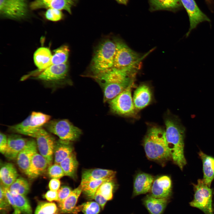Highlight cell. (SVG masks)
I'll return each instance as SVG.
<instances>
[{"label":"cell","instance_id":"1","mask_svg":"<svg viewBox=\"0 0 214 214\" xmlns=\"http://www.w3.org/2000/svg\"><path fill=\"white\" fill-rule=\"evenodd\" d=\"M135 74L113 67L92 76L102 88L104 101L106 102L113 99L133 84Z\"/></svg>","mask_w":214,"mask_h":214},{"label":"cell","instance_id":"2","mask_svg":"<svg viewBox=\"0 0 214 214\" xmlns=\"http://www.w3.org/2000/svg\"><path fill=\"white\" fill-rule=\"evenodd\" d=\"M165 124L166 138L171 160L182 170L187 163L184 154L185 129L173 119H167Z\"/></svg>","mask_w":214,"mask_h":214},{"label":"cell","instance_id":"3","mask_svg":"<svg viewBox=\"0 0 214 214\" xmlns=\"http://www.w3.org/2000/svg\"><path fill=\"white\" fill-rule=\"evenodd\" d=\"M143 146L146 156L150 160L163 162L171 160L165 131L160 128L153 127L148 130Z\"/></svg>","mask_w":214,"mask_h":214},{"label":"cell","instance_id":"4","mask_svg":"<svg viewBox=\"0 0 214 214\" xmlns=\"http://www.w3.org/2000/svg\"><path fill=\"white\" fill-rule=\"evenodd\" d=\"M116 45L113 67L120 70L136 73L139 69L143 57L130 48L122 40L115 38Z\"/></svg>","mask_w":214,"mask_h":214},{"label":"cell","instance_id":"5","mask_svg":"<svg viewBox=\"0 0 214 214\" xmlns=\"http://www.w3.org/2000/svg\"><path fill=\"white\" fill-rule=\"evenodd\" d=\"M116 49L114 40L106 39L99 43L90 64V69L94 75L103 73L113 67Z\"/></svg>","mask_w":214,"mask_h":214},{"label":"cell","instance_id":"6","mask_svg":"<svg viewBox=\"0 0 214 214\" xmlns=\"http://www.w3.org/2000/svg\"><path fill=\"white\" fill-rule=\"evenodd\" d=\"M44 126L49 132L56 135L62 140L75 141L82 133L80 129L67 119L50 120Z\"/></svg>","mask_w":214,"mask_h":214},{"label":"cell","instance_id":"7","mask_svg":"<svg viewBox=\"0 0 214 214\" xmlns=\"http://www.w3.org/2000/svg\"><path fill=\"white\" fill-rule=\"evenodd\" d=\"M194 194L191 206L196 207L205 214H213L212 205V189L202 179H199L197 184L192 183Z\"/></svg>","mask_w":214,"mask_h":214},{"label":"cell","instance_id":"8","mask_svg":"<svg viewBox=\"0 0 214 214\" xmlns=\"http://www.w3.org/2000/svg\"><path fill=\"white\" fill-rule=\"evenodd\" d=\"M133 84L109 101L110 109L113 113L126 116H132L135 114L136 109L131 92Z\"/></svg>","mask_w":214,"mask_h":214},{"label":"cell","instance_id":"9","mask_svg":"<svg viewBox=\"0 0 214 214\" xmlns=\"http://www.w3.org/2000/svg\"><path fill=\"white\" fill-rule=\"evenodd\" d=\"M28 13L26 0H0V14L3 18L19 20Z\"/></svg>","mask_w":214,"mask_h":214},{"label":"cell","instance_id":"10","mask_svg":"<svg viewBox=\"0 0 214 214\" xmlns=\"http://www.w3.org/2000/svg\"><path fill=\"white\" fill-rule=\"evenodd\" d=\"M69 66L67 63L52 64L41 71L35 78L45 82L57 83L66 78Z\"/></svg>","mask_w":214,"mask_h":214},{"label":"cell","instance_id":"11","mask_svg":"<svg viewBox=\"0 0 214 214\" xmlns=\"http://www.w3.org/2000/svg\"><path fill=\"white\" fill-rule=\"evenodd\" d=\"M188 16L190 27L186 36L188 37L191 31L200 23L210 22V19L199 9L194 0H180Z\"/></svg>","mask_w":214,"mask_h":214},{"label":"cell","instance_id":"12","mask_svg":"<svg viewBox=\"0 0 214 214\" xmlns=\"http://www.w3.org/2000/svg\"><path fill=\"white\" fill-rule=\"evenodd\" d=\"M36 139L37 147L40 154L47 160L50 166L52 161L56 141L45 130Z\"/></svg>","mask_w":214,"mask_h":214},{"label":"cell","instance_id":"13","mask_svg":"<svg viewBox=\"0 0 214 214\" xmlns=\"http://www.w3.org/2000/svg\"><path fill=\"white\" fill-rule=\"evenodd\" d=\"M172 186V181L169 176H159L154 179L150 195L157 198H169L171 195Z\"/></svg>","mask_w":214,"mask_h":214},{"label":"cell","instance_id":"14","mask_svg":"<svg viewBox=\"0 0 214 214\" xmlns=\"http://www.w3.org/2000/svg\"><path fill=\"white\" fill-rule=\"evenodd\" d=\"M36 141L31 139L28 140L25 146L16 158L17 165L21 171L26 173L32 157L37 153Z\"/></svg>","mask_w":214,"mask_h":214},{"label":"cell","instance_id":"15","mask_svg":"<svg viewBox=\"0 0 214 214\" xmlns=\"http://www.w3.org/2000/svg\"><path fill=\"white\" fill-rule=\"evenodd\" d=\"M74 5L72 0H34L31 3L30 7L32 10L42 8L64 10L71 14V8Z\"/></svg>","mask_w":214,"mask_h":214},{"label":"cell","instance_id":"16","mask_svg":"<svg viewBox=\"0 0 214 214\" xmlns=\"http://www.w3.org/2000/svg\"><path fill=\"white\" fill-rule=\"evenodd\" d=\"M9 131L36 138L45 130L41 127H37L31 120L30 116L21 122L9 127Z\"/></svg>","mask_w":214,"mask_h":214},{"label":"cell","instance_id":"17","mask_svg":"<svg viewBox=\"0 0 214 214\" xmlns=\"http://www.w3.org/2000/svg\"><path fill=\"white\" fill-rule=\"evenodd\" d=\"M154 179L153 176L147 173L137 174L133 180V197L150 192Z\"/></svg>","mask_w":214,"mask_h":214},{"label":"cell","instance_id":"18","mask_svg":"<svg viewBox=\"0 0 214 214\" xmlns=\"http://www.w3.org/2000/svg\"><path fill=\"white\" fill-rule=\"evenodd\" d=\"M28 140L18 134H13L7 138V144L5 157L10 160L16 159L19 152L23 149Z\"/></svg>","mask_w":214,"mask_h":214},{"label":"cell","instance_id":"19","mask_svg":"<svg viewBox=\"0 0 214 214\" xmlns=\"http://www.w3.org/2000/svg\"><path fill=\"white\" fill-rule=\"evenodd\" d=\"M49 166L47 160L40 154H35L32 158L25 174L30 179L38 177Z\"/></svg>","mask_w":214,"mask_h":214},{"label":"cell","instance_id":"20","mask_svg":"<svg viewBox=\"0 0 214 214\" xmlns=\"http://www.w3.org/2000/svg\"><path fill=\"white\" fill-rule=\"evenodd\" d=\"M152 98V92L149 86L145 84L139 86L135 90L133 98L136 109L140 110L146 107Z\"/></svg>","mask_w":214,"mask_h":214},{"label":"cell","instance_id":"21","mask_svg":"<svg viewBox=\"0 0 214 214\" xmlns=\"http://www.w3.org/2000/svg\"><path fill=\"white\" fill-rule=\"evenodd\" d=\"M82 192V188L80 184L72 190L69 196L64 200L59 203L60 214H74L76 204Z\"/></svg>","mask_w":214,"mask_h":214},{"label":"cell","instance_id":"22","mask_svg":"<svg viewBox=\"0 0 214 214\" xmlns=\"http://www.w3.org/2000/svg\"><path fill=\"white\" fill-rule=\"evenodd\" d=\"M169 198H157L150 195L143 200V203L150 214H162L169 202Z\"/></svg>","mask_w":214,"mask_h":214},{"label":"cell","instance_id":"23","mask_svg":"<svg viewBox=\"0 0 214 214\" xmlns=\"http://www.w3.org/2000/svg\"><path fill=\"white\" fill-rule=\"evenodd\" d=\"M198 154L202 162L203 180L206 184L210 187L214 180V157L208 155L201 150Z\"/></svg>","mask_w":214,"mask_h":214},{"label":"cell","instance_id":"24","mask_svg":"<svg viewBox=\"0 0 214 214\" xmlns=\"http://www.w3.org/2000/svg\"><path fill=\"white\" fill-rule=\"evenodd\" d=\"M73 151L70 141L60 139L56 141L54 152L55 163L59 164L73 152Z\"/></svg>","mask_w":214,"mask_h":214},{"label":"cell","instance_id":"25","mask_svg":"<svg viewBox=\"0 0 214 214\" xmlns=\"http://www.w3.org/2000/svg\"><path fill=\"white\" fill-rule=\"evenodd\" d=\"M17 170L11 163H5L2 164L0 170L1 184L4 187L9 188L18 178Z\"/></svg>","mask_w":214,"mask_h":214},{"label":"cell","instance_id":"26","mask_svg":"<svg viewBox=\"0 0 214 214\" xmlns=\"http://www.w3.org/2000/svg\"><path fill=\"white\" fill-rule=\"evenodd\" d=\"M52 55L50 49L46 47L38 48L33 55L34 63L40 71L51 65Z\"/></svg>","mask_w":214,"mask_h":214},{"label":"cell","instance_id":"27","mask_svg":"<svg viewBox=\"0 0 214 214\" xmlns=\"http://www.w3.org/2000/svg\"><path fill=\"white\" fill-rule=\"evenodd\" d=\"M116 174V171L111 170L99 168L85 169L82 172L81 181L115 177Z\"/></svg>","mask_w":214,"mask_h":214},{"label":"cell","instance_id":"28","mask_svg":"<svg viewBox=\"0 0 214 214\" xmlns=\"http://www.w3.org/2000/svg\"><path fill=\"white\" fill-rule=\"evenodd\" d=\"M11 194L13 198L11 206L14 209L13 214H32L31 206L26 196Z\"/></svg>","mask_w":214,"mask_h":214},{"label":"cell","instance_id":"29","mask_svg":"<svg viewBox=\"0 0 214 214\" xmlns=\"http://www.w3.org/2000/svg\"><path fill=\"white\" fill-rule=\"evenodd\" d=\"M149 2L151 11L173 10L182 4L180 0H149Z\"/></svg>","mask_w":214,"mask_h":214},{"label":"cell","instance_id":"30","mask_svg":"<svg viewBox=\"0 0 214 214\" xmlns=\"http://www.w3.org/2000/svg\"><path fill=\"white\" fill-rule=\"evenodd\" d=\"M114 177L92 180L88 181H81V185L82 188V192L88 198L93 199L98 188L105 182L114 180Z\"/></svg>","mask_w":214,"mask_h":214},{"label":"cell","instance_id":"31","mask_svg":"<svg viewBox=\"0 0 214 214\" xmlns=\"http://www.w3.org/2000/svg\"><path fill=\"white\" fill-rule=\"evenodd\" d=\"M59 164L65 176H69L74 179L76 178L78 163L74 152Z\"/></svg>","mask_w":214,"mask_h":214},{"label":"cell","instance_id":"32","mask_svg":"<svg viewBox=\"0 0 214 214\" xmlns=\"http://www.w3.org/2000/svg\"><path fill=\"white\" fill-rule=\"evenodd\" d=\"M8 188L11 193L26 196L29 191L30 185L26 179L19 177Z\"/></svg>","mask_w":214,"mask_h":214},{"label":"cell","instance_id":"33","mask_svg":"<svg viewBox=\"0 0 214 214\" xmlns=\"http://www.w3.org/2000/svg\"><path fill=\"white\" fill-rule=\"evenodd\" d=\"M70 52L68 46L63 45L53 51L51 65L60 64L67 63Z\"/></svg>","mask_w":214,"mask_h":214},{"label":"cell","instance_id":"34","mask_svg":"<svg viewBox=\"0 0 214 214\" xmlns=\"http://www.w3.org/2000/svg\"><path fill=\"white\" fill-rule=\"evenodd\" d=\"M59 207L53 202L40 201L38 203L34 214H59Z\"/></svg>","mask_w":214,"mask_h":214},{"label":"cell","instance_id":"35","mask_svg":"<svg viewBox=\"0 0 214 214\" xmlns=\"http://www.w3.org/2000/svg\"><path fill=\"white\" fill-rule=\"evenodd\" d=\"M100 205L96 202L84 203L76 207L75 214L81 211L84 214H98L100 211Z\"/></svg>","mask_w":214,"mask_h":214},{"label":"cell","instance_id":"36","mask_svg":"<svg viewBox=\"0 0 214 214\" xmlns=\"http://www.w3.org/2000/svg\"><path fill=\"white\" fill-rule=\"evenodd\" d=\"M113 180L103 183L98 188L96 193L100 194L107 201L111 200L113 198L114 187Z\"/></svg>","mask_w":214,"mask_h":214},{"label":"cell","instance_id":"37","mask_svg":"<svg viewBox=\"0 0 214 214\" xmlns=\"http://www.w3.org/2000/svg\"><path fill=\"white\" fill-rule=\"evenodd\" d=\"M30 116L38 127H41L44 125L50 120L51 118L50 115L39 112L33 111Z\"/></svg>","mask_w":214,"mask_h":214},{"label":"cell","instance_id":"38","mask_svg":"<svg viewBox=\"0 0 214 214\" xmlns=\"http://www.w3.org/2000/svg\"><path fill=\"white\" fill-rule=\"evenodd\" d=\"M48 174L52 178L59 179L65 176L64 172L59 164L55 163L49 166Z\"/></svg>","mask_w":214,"mask_h":214},{"label":"cell","instance_id":"39","mask_svg":"<svg viewBox=\"0 0 214 214\" xmlns=\"http://www.w3.org/2000/svg\"><path fill=\"white\" fill-rule=\"evenodd\" d=\"M45 18L52 21H58L62 20L63 15L61 10L53 9L48 8L45 14Z\"/></svg>","mask_w":214,"mask_h":214},{"label":"cell","instance_id":"40","mask_svg":"<svg viewBox=\"0 0 214 214\" xmlns=\"http://www.w3.org/2000/svg\"><path fill=\"white\" fill-rule=\"evenodd\" d=\"M4 192L3 186L0 185V210L2 212L9 211L10 209V206Z\"/></svg>","mask_w":214,"mask_h":214},{"label":"cell","instance_id":"41","mask_svg":"<svg viewBox=\"0 0 214 214\" xmlns=\"http://www.w3.org/2000/svg\"><path fill=\"white\" fill-rule=\"evenodd\" d=\"M72 190L70 188L67 186H61L57 190L58 199L57 201L58 203L64 200L70 194Z\"/></svg>","mask_w":214,"mask_h":214},{"label":"cell","instance_id":"42","mask_svg":"<svg viewBox=\"0 0 214 214\" xmlns=\"http://www.w3.org/2000/svg\"><path fill=\"white\" fill-rule=\"evenodd\" d=\"M7 138L3 133H0V152L4 155L7 146Z\"/></svg>","mask_w":214,"mask_h":214},{"label":"cell","instance_id":"43","mask_svg":"<svg viewBox=\"0 0 214 214\" xmlns=\"http://www.w3.org/2000/svg\"><path fill=\"white\" fill-rule=\"evenodd\" d=\"M45 198L48 201H57L58 199V193L57 191L50 190L48 191L44 195Z\"/></svg>","mask_w":214,"mask_h":214},{"label":"cell","instance_id":"44","mask_svg":"<svg viewBox=\"0 0 214 214\" xmlns=\"http://www.w3.org/2000/svg\"><path fill=\"white\" fill-rule=\"evenodd\" d=\"M60 185L59 179L52 178L49 181L48 187L50 190L57 191L60 188Z\"/></svg>","mask_w":214,"mask_h":214},{"label":"cell","instance_id":"45","mask_svg":"<svg viewBox=\"0 0 214 214\" xmlns=\"http://www.w3.org/2000/svg\"><path fill=\"white\" fill-rule=\"evenodd\" d=\"M100 206L102 209H103L107 200L103 196L99 194L96 193L93 198Z\"/></svg>","mask_w":214,"mask_h":214},{"label":"cell","instance_id":"46","mask_svg":"<svg viewBox=\"0 0 214 214\" xmlns=\"http://www.w3.org/2000/svg\"><path fill=\"white\" fill-rule=\"evenodd\" d=\"M117 3L119 4H121L124 5H126L128 2V0H115Z\"/></svg>","mask_w":214,"mask_h":214},{"label":"cell","instance_id":"47","mask_svg":"<svg viewBox=\"0 0 214 214\" xmlns=\"http://www.w3.org/2000/svg\"><path fill=\"white\" fill-rule=\"evenodd\" d=\"M213 194L214 195V192L213 193ZM213 210L214 211V204L213 205Z\"/></svg>","mask_w":214,"mask_h":214},{"label":"cell","instance_id":"48","mask_svg":"<svg viewBox=\"0 0 214 214\" xmlns=\"http://www.w3.org/2000/svg\"><path fill=\"white\" fill-rule=\"evenodd\" d=\"M72 0L73 1H77L78 0Z\"/></svg>","mask_w":214,"mask_h":214}]
</instances>
